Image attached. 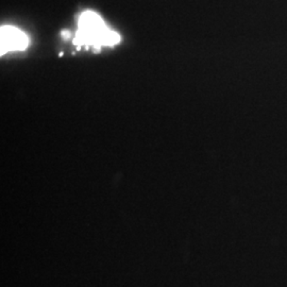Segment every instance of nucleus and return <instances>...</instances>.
Here are the masks:
<instances>
[{
    "mask_svg": "<svg viewBox=\"0 0 287 287\" xmlns=\"http://www.w3.org/2000/svg\"><path fill=\"white\" fill-rule=\"evenodd\" d=\"M29 37L16 27L2 26L0 28V53L10 51H21L29 46Z\"/></svg>",
    "mask_w": 287,
    "mask_h": 287,
    "instance_id": "f03ea898",
    "label": "nucleus"
},
{
    "mask_svg": "<svg viewBox=\"0 0 287 287\" xmlns=\"http://www.w3.org/2000/svg\"><path fill=\"white\" fill-rule=\"evenodd\" d=\"M120 41V35L110 30L102 18L93 11H85L81 14L78 22V31L74 44L79 47L114 46Z\"/></svg>",
    "mask_w": 287,
    "mask_h": 287,
    "instance_id": "f257e3e1",
    "label": "nucleus"
}]
</instances>
